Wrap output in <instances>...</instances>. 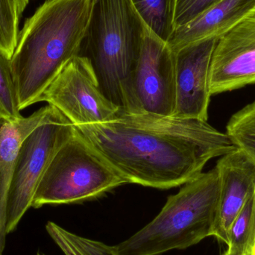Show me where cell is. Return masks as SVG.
Here are the masks:
<instances>
[{
	"label": "cell",
	"mask_w": 255,
	"mask_h": 255,
	"mask_svg": "<svg viewBox=\"0 0 255 255\" xmlns=\"http://www.w3.org/2000/svg\"><path fill=\"white\" fill-rule=\"evenodd\" d=\"M50 106V105H49ZM74 125L52 106L21 144L5 205V231L11 233L31 208L37 187L59 148L74 134Z\"/></svg>",
	"instance_id": "cell-6"
},
{
	"label": "cell",
	"mask_w": 255,
	"mask_h": 255,
	"mask_svg": "<svg viewBox=\"0 0 255 255\" xmlns=\"http://www.w3.org/2000/svg\"><path fill=\"white\" fill-rule=\"evenodd\" d=\"M29 1L30 0H14L19 16H22V13L25 10L26 6L28 5Z\"/></svg>",
	"instance_id": "cell-21"
},
{
	"label": "cell",
	"mask_w": 255,
	"mask_h": 255,
	"mask_svg": "<svg viewBox=\"0 0 255 255\" xmlns=\"http://www.w3.org/2000/svg\"><path fill=\"white\" fill-rule=\"evenodd\" d=\"M219 40L206 39L174 52L176 81L174 118L208 121L211 97L210 70Z\"/></svg>",
	"instance_id": "cell-9"
},
{
	"label": "cell",
	"mask_w": 255,
	"mask_h": 255,
	"mask_svg": "<svg viewBox=\"0 0 255 255\" xmlns=\"http://www.w3.org/2000/svg\"><path fill=\"white\" fill-rule=\"evenodd\" d=\"M92 0H46L19 31L10 58L19 110L38 103L64 66L79 55Z\"/></svg>",
	"instance_id": "cell-2"
},
{
	"label": "cell",
	"mask_w": 255,
	"mask_h": 255,
	"mask_svg": "<svg viewBox=\"0 0 255 255\" xmlns=\"http://www.w3.org/2000/svg\"><path fill=\"white\" fill-rule=\"evenodd\" d=\"M50 106H44L28 118L7 119L0 116V255L5 247V205L13 166L21 144L44 119Z\"/></svg>",
	"instance_id": "cell-13"
},
{
	"label": "cell",
	"mask_w": 255,
	"mask_h": 255,
	"mask_svg": "<svg viewBox=\"0 0 255 255\" xmlns=\"http://www.w3.org/2000/svg\"><path fill=\"white\" fill-rule=\"evenodd\" d=\"M62 113L74 126L113 119L120 109L106 97L86 57L70 60L39 99Z\"/></svg>",
	"instance_id": "cell-7"
},
{
	"label": "cell",
	"mask_w": 255,
	"mask_h": 255,
	"mask_svg": "<svg viewBox=\"0 0 255 255\" xmlns=\"http://www.w3.org/2000/svg\"><path fill=\"white\" fill-rule=\"evenodd\" d=\"M223 255H255V190L231 226Z\"/></svg>",
	"instance_id": "cell-14"
},
{
	"label": "cell",
	"mask_w": 255,
	"mask_h": 255,
	"mask_svg": "<svg viewBox=\"0 0 255 255\" xmlns=\"http://www.w3.org/2000/svg\"><path fill=\"white\" fill-rule=\"evenodd\" d=\"M79 55L86 57L105 95L125 113H142L133 77L147 26L131 0H92Z\"/></svg>",
	"instance_id": "cell-3"
},
{
	"label": "cell",
	"mask_w": 255,
	"mask_h": 255,
	"mask_svg": "<svg viewBox=\"0 0 255 255\" xmlns=\"http://www.w3.org/2000/svg\"><path fill=\"white\" fill-rule=\"evenodd\" d=\"M55 243L65 255H115L113 247L79 236L65 229L57 234Z\"/></svg>",
	"instance_id": "cell-19"
},
{
	"label": "cell",
	"mask_w": 255,
	"mask_h": 255,
	"mask_svg": "<svg viewBox=\"0 0 255 255\" xmlns=\"http://www.w3.org/2000/svg\"><path fill=\"white\" fill-rule=\"evenodd\" d=\"M74 127L128 184L163 190L184 185L237 148L208 122L146 112L120 111L106 122Z\"/></svg>",
	"instance_id": "cell-1"
},
{
	"label": "cell",
	"mask_w": 255,
	"mask_h": 255,
	"mask_svg": "<svg viewBox=\"0 0 255 255\" xmlns=\"http://www.w3.org/2000/svg\"><path fill=\"white\" fill-rule=\"evenodd\" d=\"M135 97L142 112L172 117L175 107V55L147 27L133 73Z\"/></svg>",
	"instance_id": "cell-8"
},
{
	"label": "cell",
	"mask_w": 255,
	"mask_h": 255,
	"mask_svg": "<svg viewBox=\"0 0 255 255\" xmlns=\"http://www.w3.org/2000/svg\"><path fill=\"white\" fill-rule=\"evenodd\" d=\"M255 12V0H220L193 20L174 29L166 43L173 52L206 39L219 38Z\"/></svg>",
	"instance_id": "cell-12"
},
{
	"label": "cell",
	"mask_w": 255,
	"mask_h": 255,
	"mask_svg": "<svg viewBox=\"0 0 255 255\" xmlns=\"http://www.w3.org/2000/svg\"><path fill=\"white\" fill-rule=\"evenodd\" d=\"M219 199L220 180L214 167L184 184L154 220L114 246L115 255H159L185 250L213 236Z\"/></svg>",
	"instance_id": "cell-4"
},
{
	"label": "cell",
	"mask_w": 255,
	"mask_h": 255,
	"mask_svg": "<svg viewBox=\"0 0 255 255\" xmlns=\"http://www.w3.org/2000/svg\"><path fill=\"white\" fill-rule=\"evenodd\" d=\"M145 25L164 41L174 31L175 0H131Z\"/></svg>",
	"instance_id": "cell-15"
},
{
	"label": "cell",
	"mask_w": 255,
	"mask_h": 255,
	"mask_svg": "<svg viewBox=\"0 0 255 255\" xmlns=\"http://www.w3.org/2000/svg\"><path fill=\"white\" fill-rule=\"evenodd\" d=\"M20 17L14 0H0V52L10 59L17 44Z\"/></svg>",
	"instance_id": "cell-17"
},
{
	"label": "cell",
	"mask_w": 255,
	"mask_h": 255,
	"mask_svg": "<svg viewBox=\"0 0 255 255\" xmlns=\"http://www.w3.org/2000/svg\"><path fill=\"white\" fill-rule=\"evenodd\" d=\"M226 133L234 145L255 163V101L231 118Z\"/></svg>",
	"instance_id": "cell-16"
},
{
	"label": "cell",
	"mask_w": 255,
	"mask_h": 255,
	"mask_svg": "<svg viewBox=\"0 0 255 255\" xmlns=\"http://www.w3.org/2000/svg\"><path fill=\"white\" fill-rule=\"evenodd\" d=\"M255 84V12L219 40L211 61V95Z\"/></svg>",
	"instance_id": "cell-10"
},
{
	"label": "cell",
	"mask_w": 255,
	"mask_h": 255,
	"mask_svg": "<svg viewBox=\"0 0 255 255\" xmlns=\"http://www.w3.org/2000/svg\"><path fill=\"white\" fill-rule=\"evenodd\" d=\"M125 184L127 180L76 130L49 163L31 208L80 203Z\"/></svg>",
	"instance_id": "cell-5"
},
{
	"label": "cell",
	"mask_w": 255,
	"mask_h": 255,
	"mask_svg": "<svg viewBox=\"0 0 255 255\" xmlns=\"http://www.w3.org/2000/svg\"><path fill=\"white\" fill-rule=\"evenodd\" d=\"M219 1L220 0H175L174 28L193 20Z\"/></svg>",
	"instance_id": "cell-20"
},
{
	"label": "cell",
	"mask_w": 255,
	"mask_h": 255,
	"mask_svg": "<svg viewBox=\"0 0 255 255\" xmlns=\"http://www.w3.org/2000/svg\"><path fill=\"white\" fill-rule=\"evenodd\" d=\"M0 116L7 119L22 118L10 58L0 52Z\"/></svg>",
	"instance_id": "cell-18"
},
{
	"label": "cell",
	"mask_w": 255,
	"mask_h": 255,
	"mask_svg": "<svg viewBox=\"0 0 255 255\" xmlns=\"http://www.w3.org/2000/svg\"><path fill=\"white\" fill-rule=\"evenodd\" d=\"M220 180V199L214 235L229 244V232L255 190V163L239 148L219 159L215 166Z\"/></svg>",
	"instance_id": "cell-11"
}]
</instances>
